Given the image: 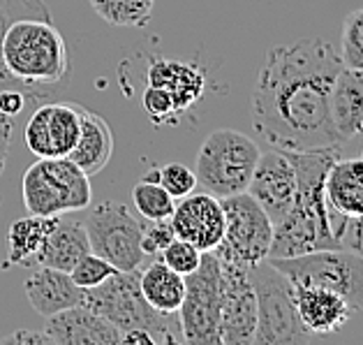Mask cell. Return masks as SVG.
<instances>
[{
	"label": "cell",
	"instance_id": "cell-8",
	"mask_svg": "<svg viewBox=\"0 0 363 345\" xmlns=\"http://www.w3.org/2000/svg\"><path fill=\"white\" fill-rule=\"evenodd\" d=\"M269 262L294 285L331 290L352 306V311H363V253L350 248H324Z\"/></svg>",
	"mask_w": 363,
	"mask_h": 345
},
{
	"label": "cell",
	"instance_id": "cell-19",
	"mask_svg": "<svg viewBox=\"0 0 363 345\" xmlns=\"http://www.w3.org/2000/svg\"><path fill=\"white\" fill-rule=\"evenodd\" d=\"M146 82L148 86L164 88L174 97L176 109L181 114L192 109L206 91V75L199 65L169 58H150Z\"/></svg>",
	"mask_w": 363,
	"mask_h": 345
},
{
	"label": "cell",
	"instance_id": "cell-38",
	"mask_svg": "<svg viewBox=\"0 0 363 345\" xmlns=\"http://www.w3.org/2000/svg\"><path fill=\"white\" fill-rule=\"evenodd\" d=\"M7 88H19V91H28V93H33V88H30V86H26L23 82H19V79L10 75V70L5 67L3 54H0V91H7Z\"/></svg>",
	"mask_w": 363,
	"mask_h": 345
},
{
	"label": "cell",
	"instance_id": "cell-15",
	"mask_svg": "<svg viewBox=\"0 0 363 345\" xmlns=\"http://www.w3.org/2000/svg\"><path fill=\"white\" fill-rule=\"evenodd\" d=\"M179 239L197 246L201 253L216 251L225 236V209L220 197L211 192H190L179 199L169 216Z\"/></svg>",
	"mask_w": 363,
	"mask_h": 345
},
{
	"label": "cell",
	"instance_id": "cell-39",
	"mask_svg": "<svg viewBox=\"0 0 363 345\" xmlns=\"http://www.w3.org/2000/svg\"><path fill=\"white\" fill-rule=\"evenodd\" d=\"M121 343L123 345H157L155 339L144 329H128L121 334Z\"/></svg>",
	"mask_w": 363,
	"mask_h": 345
},
{
	"label": "cell",
	"instance_id": "cell-1",
	"mask_svg": "<svg viewBox=\"0 0 363 345\" xmlns=\"http://www.w3.org/2000/svg\"><path fill=\"white\" fill-rule=\"evenodd\" d=\"M340 67V54L324 40L269 49L250 100L257 135L280 151L340 148L331 123V91Z\"/></svg>",
	"mask_w": 363,
	"mask_h": 345
},
{
	"label": "cell",
	"instance_id": "cell-9",
	"mask_svg": "<svg viewBox=\"0 0 363 345\" xmlns=\"http://www.w3.org/2000/svg\"><path fill=\"white\" fill-rule=\"evenodd\" d=\"M220 315H223L220 260L213 251H206L201 253L199 267L185 276V297L179 308L183 343L223 345Z\"/></svg>",
	"mask_w": 363,
	"mask_h": 345
},
{
	"label": "cell",
	"instance_id": "cell-26",
	"mask_svg": "<svg viewBox=\"0 0 363 345\" xmlns=\"http://www.w3.org/2000/svg\"><path fill=\"white\" fill-rule=\"evenodd\" d=\"M102 21L116 28H144L153 16L155 0H88Z\"/></svg>",
	"mask_w": 363,
	"mask_h": 345
},
{
	"label": "cell",
	"instance_id": "cell-22",
	"mask_svg": "<svg viewBox=\"0 0 363 345\" xmlns=\"http://www.w3.org/2000/svg\"><path fill=\"white\" fill-rule=\"evenodd\" d=\"M113 155V135L109 123L95 111H82V128H79V139L67 158L72 160L86 176L100 174L109 165Z\"/></svg>",
	"mask_w": 363,
	"mask_h": 345
},
{
	"label": "cell",
	"instance_id": "cell-30",
	"mask_svg": "<svg viewBox=\"0 0 363 345\" xmlns=\"http://www.w3.org/2000/svg\"><path fill=\"white\" fill-rule=\"evenodd\" d=\"M141 109L146 116L155 123V126H176L183 114L176 109L174 97L157 86H146L144 95H141Z\"/></svg>",
	"mask_w": 363,
	"mask_h": 345
},
{
	"label": "cell",
	"instance_id": "cell-5",
	"mask_svg": "<svg viewBox=\"0 0 363 345\" xmlns=\"http://www.w3.org/2000/svg\"><path fill=\"white\" fill-rule=\"evenodd\" d=\"M259 155L262 148L252 137L229 128L213 130L201 141L194 160L197 185L220 199L245 192Z\"/></svg>",
	"mask_w": 363,
	"mask_h": 345
},
{
	"label": "cell",
	"instance_id": "cell-16",
	"mask_svg": "<svg viewBox=\"0 0 363 345\" xmlns=\"http://www.w3.org/2000/svg\"><path fill=\"white\" fill-rule=\"evenodd\" d=\"M44 334L51 345H116L121 332L102 315H97L84 304L47 317Z\"/></svg>",
	"mask_w": 363,
	"mask_h": 345
},
{
	"label": "cell",
	"instance_id": "cell-24",
	"mask_svg": "<svg viewBox=\"0 0 363 345\" xmlns=\"http://www.w3.org/2000/svg\"><path fill=\"white\" fill-rule=\"evenodd\" d=\"M60 216H33L14 220L7 232V255L12 264L19 267H35L40 253L47 243L49 234L54 232Z\"/></svg>",
	"mask_w": 363,
	"mask_h": 345
},
{
	"label": "cell",
	"instance_id": "cell-6",
	"mask_svg": "<svg viewBox=\"0 0 363 345\" xmlns=\"http://www.w3.org/2000/svg\"><path fill=\"white\" fill-rule=\"evenodd\" d=\"M23 207L33 216H63L91 207V176L69 158H40L23 174Z\"/></svg>",
	"mask_w": 363,
	"mask_h": 345
},
{
	"label": "cell",
	"instance_id": "cell-23",
	"mask_svg": "<svg viewBox=\"0 0 363 345\" xmlns=\"http://www.w3.org/2000/svg\"><path fill=\"white\" fill-rule=\"evenodd\" d=\"M88 253H91V243H88L84 223L60 218L58 225L54 227V232L49 234L47 243H44V248L35 264L69 273V269Z\"/></svg>",
	"mask_w": 363,
	"mask_h": 345
},
{
	"label": "cell",
	"instance_id": "cell-28",
	"mask_svg": "<svg viewBox=\"0 0 363 345\" xmlns=\"http://www.w3.org/2000/svg\"><path fill=\"white\" fill-rule=\"evenodd\" d=\"M338 54H340L342 65L363 70V10L352 12L347 19H345Z\"/></svg>",
	"mask_w": 363,
	"mask_h": 345
},
{
	"label": "cell",
	"instance_id": "cell-17",
	"mask_svg": "<svg viewBox=\"0 0 363 345\" xmlns=\"http://www.w3.org/2000/svg\"><path fill=\"white\" fill-rule=\"evenodd\" d=\"M294 304L301 324L315 339L342 332V327L350 322L354 313L340 295L315 285H294Z\"/></svg>",
	"mask_w": 363,
	"mask_h": 345
},
{
	"label": "cell",
	"instance_id": "cell-21",
	"mask_svg": "<svg viewBox=\"0 0 363 345\" xmlns=\"http://www.w3.org/2000/svg\"><path fill=\"white\" fill-rule=\"evenodd\" d=\"M326 204L338 216L363 220V155L335 158L324 181Z\"/></svg>",
	"mask_w": 363,
	"mask_h": 345
},
{
	"label": "cell",
	"instance_id": "cell-11",
	"mask_svg": "<svg viewBox=\"0 0 363 345\" xmlns=\"http://www.w3.org/2000/svg\"><path fill=\"white\" fill-rule=\"evenodd\" d=\"M225 236L213 251L218 258L241 264H257L269 258L273 241V223L247 192L223 197Z\"/></svg>",
	"mask_w": 363,
	"mask_h": 345
},
{
	"label": "cell",
	"instance_id": "cell-10",
	"mask_svg": "<svg viewBox=\"0 0 363 345\" xmlns=\"http://www.w3.org/2000/svg\"><path fill=\"white\" fill-rule=\"evenodd\" d=\"M86 234L91 253L111 262L118 271H135L144 264L141 234L144 223L132 216V211L118 202H102L88 211Z\"/></svg>",
	"mask_w": 363,
	"mask_h": 345
},
{
	"label": "cell",
	"instance_id": "cell-34",
	"mask_svg": "<svg viewBox=\"0 0 363 345\" xmlns=\"http://www.w3.org/2000/svg\"><path fill=\"white\" fill-rule=\"evenodd\" d=\"M174 239H176V232H174L169 218L150 220V225L144 227V234H141V251H144L146 258H150V255H160Z\"/></svg>",
	"mask_w": 363,
	"mask_h": 345
},
{
	"label": "cell",
	"instance_id": "cell-36",
	"mask_svg": "<svg viewBox=\"0 0 363 345\" xmlns=\"http://www.w3.org/2000/svg\"><path fill=\"white\" fill-rule=\"evenodd\" d=\"M12 343V345H51L49 336L44 332H33V329H19L10 336H3L0 345Z\"/></svg>",
	"mask_w": 363,
	"mask_h": 345
},
{
	"label": "cell",
	"instance_id": "cell-32",
	"mask_svg": "<svg viewBox=\"0 0 363 345\" xmlns=\"http://www.w3.org/2000/svg\"><path fill=\"white\" fill-rule=\"evenodd\" d=\"M160 260L169 269H174L176 273H181V276H190V273L199 267L201 251L197 248V246H192V243L183 241V239L176 236L174 241L160 253Z\"/></svg>",
	"mask_w": 363,
	"mask_h": 345
},
{
	"label": "cell",
	"instance_id": "cell-14",
	"mask_svg": "<svg viewBox=\"0 0 363 345\" xmlns=\"http://www.w3.org/2000/svg\"><path fill=\"white\" fill-rule=\"evenodd\" d=\"M245 192L264 209L271 223L278 225L287 216L296 195V172L287 153L280 148L262 153Z\"/></svg>",
	"mask_w": 363,
	"mask_h": 345
},
{
	"label": "cell",
	"instance_id": "cell-4",
	"mask_svg": "<svg viewBox=\"0 0 363 345\" xmlns=\"http://www.w3.org/2000/svg\"><path fill=\"white\" fill-rule=\"evenodd\" d=\"M82 304L109 320L121 334L144 329L155 343H183L179 313H160L146 302L139 288V269L116 271L102 285L84 290Z\"/></svg>",
	"mask_w": 363,
	"mask_h": 345
},
{
	"label": "cell",
	"instance_id": "cell-7",
	"mask_svg": "<svg viewBox=\"0 0 363 345\" xmlns=\"http://www.w3.org/2000/svg\"><path fill=\"white\" fill-rule=\"evenodd\" d=\"M247 271L257 295V329L252 345L317 341L298 320L294 285L285 273H280L269 260L250 264Z\"/></svg>",
	"mask_w": 363,
	"mask_h": 345
},
{
	"label": "cell",
	"instance_id": "cell-2",
	"mask_svg": "<svg viewBox=\"0 0 363 345\" xmlns=\"http://www.w3.org/2000/svg\"><path fill=\"white\" fill-rule=\"evenodd\" d=\"M296 172V195L287 216L273 225V241L267 260L296 258V255L350 248L363 253V220L338 216L326 204L324 181L340 148L285 151Z\"/></svg>",
	"mask_w": 363,
	"mask_h": 345
},
{
	"label": "cell",
	"instance_id": "cell-37",
	"mask_svg": "<svg viewBox=\"0 0 363 345\" xmlns=\"http://www.w3.org/2000/svg\"><path fill=\"white\" fill-rule=\"evenodd\" d=\"M12 130H14V119L5 116V114L0 111V179H3V170H5V163H7V153H10Z\"/></svg>",
	"mask_w": 363,
	"mask_h": 345
},
{
	"label": "cell",
	"instance_id": "cell-25",
	"mask_svg": "<svg viewBox=\"0 0 363 345\" xmlns=\"http://www.w3.org/2000/svg\"><path fill=\"white\" fill-rule=\"evenodd\" d=\"M139 288L144 299L155 311L174 315L179 313L185 297V276L176 273L157 258L144 271L139 269Z\"/></svg>",
	"mask_w": 363,
	"mask_h": 345
},
{
	"label": "cell",
	"instance_id": "cell-12",
	"mask_svg": "<svg viewBox=\"0 0 363 345\" xmlns=\"http://www.w3.org/2000/svg\"><path fill=\"white\" fill-rule=\"evenodd\" d=\"M218 260L223 278V315H220L223 345H252L257 329V295L247 264L223 258Z\"/></svg>",
	"mask_w": 363,
	"mask_h": 345
},
{
	"label": "cell",
	"instance_id": "cell-20",
	"mask_svg": "<svg viewBox=\"0 0 363 345\" xmlns=\"http://www.w3.org/2000/svg\"><path fill=\"white\" fill-rule=\"evenodd\" d=\"M331 123L340 144L363 135V70L340 67L331 91Z\"/></svg>",
	"mask_w": 363,
	"mask_h": 345
},
{
	"label": "cell",
	"instance_id": "cell-35",
	"mask_svg": "<svg viewBox=\"0 0 363 345\" xmlns=\"http://www.w3.org/2000/svg\"><path fill=\"white\" fill-rule=\"evenodd\" d=\"M28 100L38 102V100H42V95L19 91V88H7V91H0V111H3L5 116L16 119L26 109Z\"/></svg>",
	"mask_w": 363,
	"mask_h": 345
},
{
	"label": "cell",
	"instance_id": "cell-27",
	"mask_svg": "<svg viewBox=\"0 0 363 345\" xmlns=\"http://www.w3.org/2000/svg\"><path fill=\"white\" fill-rule=\"evenodd\" d=\"M132 199L139 211V216H144L146 220H164L174 214L176 199L167 192L160 183H150V181H139L132 190Z\"/></svg>",
	"mask_w": 363,
	"mask_h": 345
},
{
	"label": "cell",
	"instance_id": "cell-33",
	"mask_svg": "<svg viewBox=\"0 0 363 345\" xmlns=\"http://www.w3.org/2000/svg\"><path fill=\"white\" fill-rule=\"evenodd\" d=\"M160 185L174 199H181L185 195L194 192V188H197V176H194V170H190V167H185L181 163H169L160 167Z\"/></svg>",
	"mask_w": 363,
	"mask_h": 345
},
{
	"label": "cell",
	"instance_id": "cell-18",
	"mask_svg": "<svg viewBox=\"0 0 363 345\" xmlns=\"http://www.w3.org/2000/svg\"><path fill=\"white\" fill-rule=\"evenodd\" d=\"M30 269L33 271L28 273L23 285L26 297L42 317L58 315L67 308L82 304L84 290L77 285L67 271L42 267V264H35Z\"/></svg>",
	"mask_w": 363,
	"mask_h": 345
},
{
	"label": "cell",
	"instance_id": "cell-3",
	"mask_svg": "<svg viewBox=\"0 0 363 345\" xmlns=\"http://www.w3.org/2000/svg\"><path fill=\"white\" fill-rule=\"evenodd\" d=\"M5 67L26 86H54L69 75V49L65 38L44 19H19L0 42Z\"/></svg>",
	"mask_w": 363,
	"mask_h": 345
},
{
	"label": "cell",
	"instance_id": "cell-29",
	"mask_svg": "<svg viewBox=\"0 0 363 345\" xmlns=\"http://www.w3.org/2000/svg\"><path fill=\"white\" fill-rule=\"evenodd\" d=\"M19 19L54 21V16L44 0H0V42H3L5 31Z\"/></svg>",
	"mask_w": 363,
	"mask_h": 345
},
{
	"label": "cell",
	"instance_id": "cell-40",
	"mask_svg": "<svg viewBox=\"0 0 363 345\" xmlns=\"http://www.w3.org/2000/svg\"><path fill=\"white\" fill-rule=\"evenodd\" d=\"M141 181H150V183H160V167H153L150 172L141 176Z\"/></svg>",
	"mask_w": 363,
	"mask_h": 345
},
{
	"label": "cell",
	"instance_id": "cell-13",
	"mask_svg": "<svg viewBox=\"0 0 363 345\" xmlns=\"http://www.w3.org/2000/svg\"><path fill=\"white\" fill-rule=\"evenodd\" d=\"M82 111L77 102H51L40 104L26 123V144L38 158H67L72 151L79 128H82Z\"/></svg>",
	"mask_w": 363,
	"mask_h": 345
},
{
	"label": "cell",
	"instance_id": "cell-31",
	"mask_svg": "<svg viewBox=\"0 0 363 345\" xmlns=\"http://www.w3.org/2000/svg\"><path fill=\"white\" fill-rule=\"evenodd\" d=\"M116 271L118 269L113 267L111 262H107V260L100 258V255H95V253H88L74 264L72 269H69V276H72V280L82 290H91V288L102 285V283L107 280L109 276H113Z\"/></svg>",
	"mask_w": 363,
	"mask_h": 345
}]
</instances>
